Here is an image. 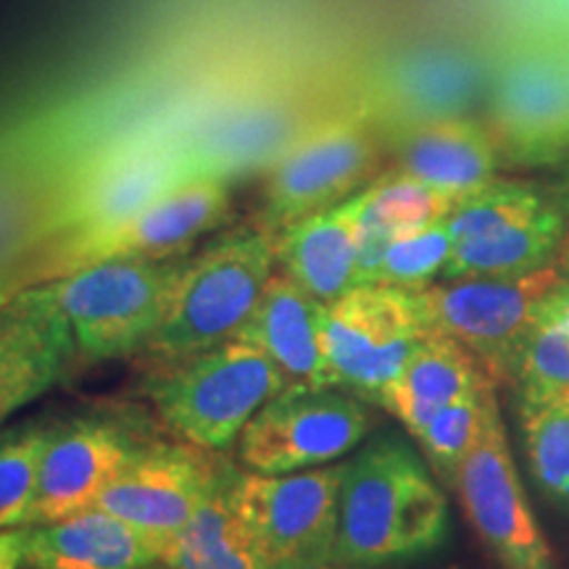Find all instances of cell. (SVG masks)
I'll list each match as a JSON object with an SVG mask.
<instances>
[{
  "label": "cell",
  "instance_id": "33",
  "mask_svg": "<svg viewBox=\"0 0 569 569\" xmlns=\"http://www.w3.org/2000/svg\"><path fill=\"white\" fill-rule=\"evenodd\" d=\"M27 284H34V282H30V277L24 274H0V306L9 301V298L17 296L21 288H27Z\"/></svg>",
  "mask_w": 569,
  "mask_h": 569
},
{
  "label": "cell",
  "instance_id": "21",
  "mask_svg": "<svg viewBox=\"0 0 569 569\" xmlns=\"http://www.w3.org/2000/svg\"><path fill=\"white\" fill-rule=\"evenodd\" d=\"M486 380H490L486 369L459 340L430 332L419 340L407 367L382 393L380 407L417 438L440 411Z\"/></svg>",
  "mask_w": 569,
  "mask_h": 569
},
{
  "label": "cell",
  "instance_id": "12",
  "mask_svg": "<svg viewBox=\"0 0 569 569\" xmlns=\"http://www.w3.org/2000/svg\"><path fill=\"white\" fill-rule=\"evenodd\" d=\"M224 467L217 453L190 443H148L92 509L109 511L132 528L172 543L201 509Z\"/></svg>",
  "mask_w": 569,
  "mask_h": 569
},
{
  "label": "cell",
  "instance_id": "29",
  "mask_svg": "<svg viewBox=\"0 0 569 569\" xmlns=\"http://www.w3.org/2000/svg\"><path fill=\"white\" fill-rule=\"evenodd\" d=\"M519 422L532 478L569 507V403H519Z\"/></svg>",
  "mask_w": 569,
  "mask_h": 569
},
{
  "label": "cell",
  "instance_id": "34",
  "mask_svg": "<svg viewBox=\"0 0 569 569\" xmlns=\"http://www.w3.org/2000/svg\"><path fill=\"white\" fill-rule=\"evenodd\" d=\"M311 569H330V567H327V565H325V567H311Z\"/></svg>",
  "mask_w": 569,
  "mask_h": 569
},
{
  "label": "cell",
  "instance_id": "27",
  "mask_svg": "<svg viewBox=\"0 0 569 569\" xmlns=\"http://www.w3.org/2000/svg\"><path fill=\"white\" fill-rule=\"evenodd\" d=\"M515 382L519 403H569V327L540 306Z\"/></svg>",
  "mask_w": 569,
  "mask_h": 569
},
{
  "label": "cell",
  "instance_id": "24",
  "mask_svg": "<svg viewBox=\"0 0 569 569\" xmlns=\"http://www.w3.org/2000/svg\"><path fill=\"white\" fill-rule=\"evenodd\" d=\"M561 232H565V219L549 206L522 224L453 243L451 259L440 277L465 280V277H515L536 272V269L549 267Z\"/></svg>",
  "mask_w": 569,
  "mask_h": 569
},
{
  "label": "cell",
  "instance_id": "30",
  "mask_svg": "<svg viewBox=\"0 0 569 569\" xmlns=\"http://www.w3.org/2000/svg\"><path fill=\"white\" fill-rule=\"evenodd\" d=\"M453 240L446 230V222L427 227L422 232L398 238L386 246L377 261L367 269L361 284H390V288L422 290L432 284L436 277L451 259Z\"/></svg>",
  "mask_w": 569,
  "mask_h": 569
},
{
  "label": "cell",
  "instance_id": "14",
  "mask_svg": "<svg viewBox=\"0 0 569 569\" xmlns=\"http://www.w3.org/2000/svg\"><path fill=\"white\" fill-rule=\"evenodd\" d=\"M490 130L501 156L525 167L569 153V53L525 51L496 82Z\"/></svg>",
  "mask_w": 569,
  "mask_h": 569
},
{
  "label": "cell",
  "instance_id": "31",
  "mask_svg": "<svg viewBox=\"0 0 569 569\" xmlns=\"http://www.w3.org/2000/svg\"><path fill=\"white\" fill-rule=\"evenodd\" d=\"M24 549V528L0 530V569H19Z\"/></svg>",
  "mask_w": 569,
  "mask_h": 569
},
{
  "label": "cell",
  "instance_id": "3",
  "mask_svg": "<svg viewBox=\"0 0 569 569\" xmlns=\"http://www.w3.org/2000/svg\"><path fill=\"white\" fill-rule=\"evenodd\" d=\"M284 388L288 382L272 359L243 338L156 367L142 386L161 422L184 443L209 453L240 440L256 411Z\"/></svg>",
  "mask_w": 569,
  "mask_h": 569
},
{
  "label": "cell",
  "instance_id": "35",
  "mask_svg": "<svg viewBox=\"0 0 569 569\" xmlns=\"http://www.w3.org/2000/svg\"><path fill=\"white\" fill-rule=\"evenodd\" d=\"M151 569H153V567H151ZM159 569H161V567H159ZM163 569H167V567H163Z\"/></svg>",
  "mask_w": 569,
  "mask_h": 569
},
{
  "label": "cell",
  "instance_id": "25",
  "mask_svg": "<svg viewBox=\"0 0 569 569\" xmlns=\"http://www.w3.org/2000/svg\"><path fill=\"white\" fill-rule=\"evenodd\" d=\"M501 417L496 401V382L486 380L482 386L469 390L459 401L440 411L430 425L417 436L427 461L440 478L453 482L459 467L469 453L486 438L490 425Z\"/></svg>",
  "mask_w": 569,
  "mask_h": 569
},
{
  "label": "cell",
  "instance_id": "16",
  "mask_svg": "<svg viewBox=\"0 0 569 569\" xmlns=\"http://www.w3.org/2000/svg\"><path fill=\"white\" fill-rule=\"evenodd\" d=\"M77 353L48 282L27 284L0 306V425L51 390Z\"/></svg>",
  "mask_w": 569,
  "mask_h": 569
},
{
  "label": "cell",
  "instance_id": "7",
  "mask_svg": "<svg viewBox=\"0 0 569 569\" xmlns=\"http://www.w3.org/2000/svg\"><path fill=\"white\" fill-rule=\"evenodd\" d=\"M348 461L290 475L234 472L232 503L264 569L332 565Z\"/></svg>",
  "mask_w": 569,
  "mask_h": 569
},
{
  "label": "cell",
  "instance_id": "5",
  "mask_svg": "<svg viewBox=\"0 0 569 569\" xmlns=\"http://www.w3.org/2000/svg\"><path fill=\"white\" fill-rule=\"evenodd\" d=\"M198 174L203 172L193 148L180 140L142 138L117 146L67 177L42 211L40 232L63 240L103 230Z\"/></svg>",
  "mask_w": 569,
  "mask_h": 569
},
{
  "label": "cell",
  "instance_id": "2",
  "mask_svg": "<svg viewBox=\"0 0 569 569\" xmlns=\"http://www.w3.org/2000/svg\"><path fill=\"white\" fill-rule=\"evenodd\" d=\"M274 267L277 238L261 227L224 234L184 259L172 309L146 346L153 369L238 338L251 322Z\"/></svg>",
  "mask_w": 569,
  "mask_h": 569
},
{
  "label": "cell",
  "instance_id": "15",
  "mask_svg": "<svg viewBox=\"0 0 569 569\" xmlns=\"http://www.w3.org/2000/svg\"><path fill=\"white\" fill-rule=\"evenodd\" d=\"M146 446L117 419L77 417L69 422H53L51 438L42 451L27 528L96 507L103 490Z\"/></svg>",
  "mask_w": 569,
  "mask_h": 569
},
{
  "label": "cell",
  "instance_id": "26",
  "mask_svg": "<svg viewBox=\"0 0 569 569\" xmlns=\"http://www.w3.org/2000/svg\"><path fill=\"white\" fill-rule=\"evenodd\" d=\"M51 430L53 422L34 419L0 427V530L27 528Z\"/></svg>",
  "mask_w": 569,
  "mask_h": 569
},
{
  "label": "cell",
  "instance_id": "28",
  "mask_svg": "<svg viewBox=\"0 0 569 569\" xmlns=\"http://www.w3.org/2000/svg\"><path fill=\"white\" fill-rule=\"evenodd\" d=\"M543 209L549 206L528 184L493 180L461 198L457 209L448 213L446 230L453 243H465L528 222Z\"/></svg>",
  "mask_w": 569,
  "mask_h": 569
},
{
  "label": "cell",
  "instance_id": "19",
  "mask_svg": "<svg viewBox=\"0 0 569 569\" xmlns=\"http://www.w3.org/2000/svg\"><path fill=\"white\" fill-rule=\"evenodd\" d=\"M365 188L332 209L290 224L277 238V264L306 293L330 303L359 284Z\"/></svg>",
  "mask_w": 569,
  "mask_h": 569
},
{
  "label": "cell",
  "instance_id": "10",
  "mask_svg": "<svg viewBox=\"0 0 569 569\" xmlns=\"http://www.w3.org/2000/svg\"><path fill=\"white\" fill-rule=\"evenodd\" d=\"M372 411L338 388H284L256 411L238 440L248 472L290 475L343 459L367 438Z\"/></svg>",
  "mask_w": 569,
  "mask_h": 569
},
{
  "label": "cell",
  "instance_id": "22",
  "mask_svg": "<svg viewBox=\"0 0 569 569\" xmlns=\"http://www.w3.org/2000/svg\"><path fill=\"white\" fill-rule=\"evenodd\" d=\"M461 198L465 196L443 193L398 169L369 182L365 188V211H361L359 284L388 243L446 222Z\"/></svg>",
  "mask_w": 569,
  "mask_h": 569
},
{
  "label": "cell",
  "instance_id": "4",
  "mask_svg": "<svg viewBox=\"0 0 569 569\" xmlns=\"http://www.w3.org/2000/svg\"><path fill=\"white\" fill-rule=\"evenodd\" d=\"M184 259L106 261L48 280L77 351L119 359L146 348L172 309Z\"/></svg>",
  "mask_w": 569,
  "mask_h": 569
},
{
  "label": "cell",
  "instance_id": "11",
  "mask_svg": "<svg viewBox=\"0 0 569 569\" xmlns=\"http://www.w3.org/2000/svg\"><path fill=\"white\" fill-rule=\"evenodd\" d=\"M377 140L361 113L311 127L288 146L269 172L261 230L280 234L311 213L332 209L375 180Z\"/></svg>",
  "mask_w": 569,
  "mask_h": 569
},
{
  "label": "cell",
  "instance_id": "6",
  "mask_svg": "<svg viewBox=\"0 0 569 569\" xmlns=\"http://www.w3.org/2000/svg\"><path fill=\"white\" fill-rule=\"evenodd\" d=\"M430 332L419 290L356 284L325 303L322 348L332 386L380 403L419 340Z\"/></svg>",
  "mask_w": 569,
  "mask_h": 569
},
{
  "label": "cell",
  "instance_id": "13",
  "mask_svg": "<svg viewBox=\"0 0 569 569\" xmlns=\"http://www.w3.org/2000/svg\"><path fill=\"white\" fill-rule=\"evenodd\" d=\"M453 488L498 565L503 569H553L551 549L519 482L501 417L459 467Z\"/></svg>",
  "mask_w": 569,
  "mask_h": 569
},
{
  "label": "cell",
  "instance_id": "23",
  "mask_svg": "<svg viewBox=\"0 0 569 569\" xmlns=\"http://www.w3.org/2000/svg\"><path fill=\"white\" fill-rule=\"evenodd\" d=\"M238 469L227 465L201 509L177 532L163 553L167 569H264L232 503Z\"/></svg>",
  "mask_w": 569,
  "mask_h": 569
},
{
  "label": "cell",
  "instance_id": "1",
  "mask_svg": "<svg viewBox=\"0 0 569 569\" xmlns=\"http://www.w3.org/2000/svg\"><path fill=\"white\" fill-rule=\"evenodd\" d=\"M448 503L415 448L382 438L348 461L332 565H382L438 549Z\"/></svg>",
  "mask_w": 569,
  "mask_h": 569
},
{
  "label": "cell",
  "instance_id": "8",
  "mask_svg": "<svg viewBox=\"0 0 569 569\" xmlns=\"http://www.w3.org/2000/svg\"><path fill=\"white\" fill-rule=\"evenodd\" d=\"M559 282V269L543 267L515 277L432 282L419 296L432 332L459 340L498 386L515 380L540 306Z\"/></svg>",
  "mask_w": 569,
  "mask_h": 569
},
{
  "label": "cell",
  "instance_id": "32",
  "mask_svg": "<svg viewBox=\"0 0 569 569\" xmlns=\"http://www.w3.org/2000/svg\"><path fill=\"white\" fill-rule=\"evenodd\" d=\"M543 309L551 311L553 317L561 319L569 327V280L561 277V282L551 290L549 298L543 301Z\"/></svg>",
  "mask_w": 569,
  "mask_h": 569
},
{
  "label": "cell",
  "instance_id": "18",
  "mask_svg": "<svg viewBox=\"0 0 569 569\" xmlns=\"http://www.w3.org/2000/svg\"><path fill=\"white\" fill-rule=\"evenodd\" d=\"M325 301L274 272L251 322L238 338L261 348L288 382V388H336L322 348Z\"/></svg>",
  "mask_w": 569,
  "mask_h": 569
},
{
  "label": "cell",
  "instance_id": "17",
  "mask_svg": "<svg viewBox=\"0 0 569 569\" xmlns=\"http://www.w3.org/2000/svg\"><path fill=\"white\" fill-rule=\"evenodd\" d=\"M169 543L103 509L24 528L21 565L27 569H151Z\"/></svg>",
  "mask_w": 569,
  "mask_h": 569
},
{
  "label": "cell",
  "instance_id": "9",
  "mask_svg": "<svg viewBox=\"0 0 569 569\" xmlns=\"http://www.w3.org/2000/svg\"><path fill=\"white\" fill-rule=\"evenodd\" d=\"M230 203V184L224 177L198 174L122 222L56 240L34 282L56 280L106 261L177 259L201 234L224 222Z\"/></svg>",
  "mask_w": 569,
  "mask_h": 569
},
{
  "label": "cell",
  "instance_id": "20",
  "mask_svg": "<svg viewBox=\"0 0 569 569\" xmlns=\"http://www.w3.org/2000/svg\"><path fill=\"white\" fill-rule=\"evenodd\" d=\"M501 148L488 124L465 117L419 124L398 146V172L451 196H469L493 182Z\"/></svg>",
  "mask_w": 569,
  "mask_h": 569
}]
</instances>
